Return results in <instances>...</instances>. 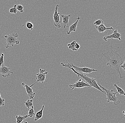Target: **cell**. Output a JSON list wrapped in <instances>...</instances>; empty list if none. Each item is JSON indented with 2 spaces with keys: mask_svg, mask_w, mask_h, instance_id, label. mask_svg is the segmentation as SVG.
<instances>
[{
  "mask_svg": "<svg viewBox=\"0 0 125 123\" xmlns=\"http://www.w3.org/2000/svg\"><path fill=\"white\" fill-rule=\"evenodd\" d=\"M102 56L107 61V66H109L110 67L115 69L120 78H122L123 77L121 74L120 68L123 61L118 53L114 50L112 46H110L109 49L107 52L102 53Z\"/></svg>",
  "mask_w": 125,
  "mask_h": 123,
  "instance_id": "cell-1",
  "label": "cell"
},
{
  "mask_svg": "<svg viewBox=\"0 0 125 123\" xmlns=\"http://www.w3.org/2000/svg\"><path fill=\"white\" fill-rule=\"evenodd\" d=\"M80 46L79 43H77L76 42L75 43V48L76 50H78L80 48Z\"/></svg>",
  "mask_w": 125,
  "mask_h": 123,
  "instance_id": "cell-27",
  "label": "cell"
},
{
  "mask_svg": "<svg viewBox=\"0 0 125 123\" xmlns=\"http://www.w3.org/2000/svg\"><path fill=\"white\" fill-rule=\"evenodd\" d=\"M21 84L23 87L25 88L27 95L30 99H33L36 95V93L33 91V89L30 87V86H29L27 84H25L23 82Z\"/></svg>",
  "mask_w": 125,
  "mask_h": 123,
  "instance_id": "cell-11",
  "label": "cell"
},
{
  "mask_svg": "<svg viewBox=\"0 0 125 123\" xmlns=\"http://www.w3.org/2000/svg\"><path fill=\"white\" fill-rule=\"evenodd\" d=\"M4 54L3 53H1L0 57V68L2 65L4 64Z\"/></svg>",
  "mask_w": 125,
  "mask_h": 123,
  "instance_id": "cell-25",
  "label": "cell"
},
{
  "mask_svg": "<svg viewBox=\"0 0 125 123\" xmlns=\"http://www.w3.org/2000/svg\"><path fill=\"white\" fill-rule=\"evenodd\" d=\"M17 10L19 11L21 13H23V7L21 5L18 4L17 5Z\"/></svg>",
  "mask_w": 125,
  "mask_h": 123,
  "instance_id": "cell-23",
  "label": "cell"
},
{
  "mask_svg": "<svg viewBox=\"0 0 125 123\" xmlns=\"http://www.w3.org/2000/svg\"><path fill=\"white\" fill-rule=\"evenodd\" d=\"M17 5H15L13 8L10 9H9V12L12 14H16L17 12Z\"/></svg>",
  "mask_w": 125,
  "mask_h": 123,
  "instance_id": "cell-21",
  "label": "cell"
},
{
  "mask_svg": "<svg viewBox=\"0 0 125 123\" xmlns=\"http://www.w3.org/2000/svg\"><path fill=\"white\" fill-rule=\"evenodd\" d=\"M103 21L101 20H98L95 21L94 22V24L96 26H99L103 24Z\"/></svg>",
  "mask_w": 125,
  "mask_h": 123,
  "instance_id": "cell-24",
  "label": "cell"
},
{
  "mask_svg": "<svg viewBox=\"0 0 125 123\" xmlns=\"http://www.w3.org/2000/svg\"><path fill=\"white\" fill-rule=\"evenodd\" d=\"M61 64L63 67H70L73 68L75 70L78 72L80 73H86V74H91L93 72L97 71V70L95 69H91L88 67H79L75 66L73 64H70L69 63L64 64L63 63H61Z\"/></svg>",
  "mask_w": 125,
  "mask_h": 123,
  "instance_id": "cell-5",
  "label": "cell"
},
{
  "mask_svg": "<svg viewBox=\"0 0 125 123\" xmlns=\"http://www.w3.org/2000/svg\"><path fill=\"white\" fill-rule=\"evenodd\" d=\"M114 86L115 88V89H117V92L118 93L120 94V95H124L125 96V91L119 87L116 84H114Z\"/></svg>",
  "mask_w": 125,
  "mask_h": 123,
  "instance_id": "cell-18",
  "label": "cell"
},
{
  "mask_svg": "<svg viewBox=\"0 0 125 123\" xmlns=\"http://www.w3.org/2000/svg\"><path fill=\"white\" fill-rule=\"evenodd\" d=\"M95 28L97 29V31H98V32L99 33H103L105 32V31H107V30H113L114 31V29L112 27H111V28H107L105 27V26L104 24L101 25L99 26H95Z\"/></svg>",
  "mask_w": 125,
  "mask_h": 123,
  "instance_id": "cell-14",
  "label": "cell"
},
{
  "mask_svg": "<svg viewBox=\"0 0 125 123\" xmlns=\"http://www.w3.org/2000/svg\"><path fill=\"white\" fill-rule=\"evenodd\" d=\"M18 37V34L16 33H14L5 36L4 37L7 43L5 48H8L13 47L15 44H19L20 41L17 39Z\"/></svg>",
  "mask_w": 125,
  "mask_h": 123,
  "instance_id": "cell-4",
  "label": "cell"
},
{
  "mask_svg": "<svg viewBox=\"0 0 125 123\" xmlns=\"http://www.w3.org/2000/svg\"><path fill=\"white\" fill-rule=\"evenodd\" d=\"M28 117V115L22 116V115H19V116L16 115L15 118L16 119V123H21L23 121L27 118Z\"/></svg>",
  "mask_w": 125,
  "mask_h": 123,
  "instance_id": "cell-16",
  "label": "cell"
},
{
  "mask_svg": "<svg viewBox=\"0 0 125 123\" xmlns=\"http://www.w3.org/2000/svg\"><path fill=\"white\" fill-rule=\"evenodd\" d=\"M26 106L28 108V110H29L32 106H33V100L32 99H28L27 101L25 102Z\"/></svg>",
  "mask_w": 125,
  "mask_h": 123,
  "instance_id": "cell-17",
  "label": "cell"
},
{
  "mask_svg": "<svg viewBox=\"0 0 125 123\" xmlns=\"http://www.w3.org/2000/svg\"><path fill=\"white\" fill-rule=\"evenodd\" d=\"M97 84L99 87L101 89H102V90L104 92H105V94L107 96L106 99H107V102H113L115 105H117L120 104V100H119L118 96H116V94L118 93L117 92L115 93L113 92V90L106 89L105 88L102 86L99 83H97Z\"/></svg>",
  "mask_w": 125,
  "mask_h": 123,
  "instance_id": "cell-3",
  "label": "cell"
},
{
  "mask_svg": "<svg viewBox=\"0 0 125 123\" xmlns=\"http://www.w3.org/2000/svg\"><path fill=\"white\" fill-rule=\"evenodd\" d=\"M68 68H69L72 70V71L74 72V74H77L78 77H81L84 79L86 82V83L89 85L91 87H93L96 89H98L99 91H100L102 92L103 93H105L98 86L96 81V79L92 78L89 77H88L85 75L83 74V73H79V72L75 71L73 67H68Z\"/></svg>",
  "mask_w": 125,
  "mask_h": 123,
  "instance_id": "cell-2",
  "label": "cell"
},
{
  "mask_svg": "<svg viewBox=\"0 0 125 123\" xmlns=\"http://www.w3.org/2000/svg\"><path fill=\"white\" fill-rule=\"evenodd\" d=\"M23 123H27V121H25V122H24Z\"/></svg>",
  "mask_w": 125,
  "mask_h": 123,
  "instance_id": "cell-30",
  "label": "cell"
},
{
  "mask_svg": "<svg viewBox=\"0 0 125 123\" xmlns=\"http://www.w3.org/2000/svg\"><path fill=\"white\" fill-rule=\"evenodd\" d=\"M75 41H73L70 44H68L67 46L68 47L69 49L72 50L74 51H77L75 48Z\"/></svg>",
  "mask_w": 125,
  "mask_h": 123,
  "instance_id": "cell-19",
  "label": "cell"
},
{
  "mask_svg": "<svg viewBox=\"0 0 125 123\" xmlns=\"http://www.w3.org/2000/svg\"><path fill=\"white\" fill-rule=\"evenodd\" d=\"M121 67L122 68L123 71L125 72V61L123 62V63L121 65Z\"/></svg>",
  "mask_w": 125,
  "mask_h": 123,
  "instance_id": "cell-28",
  "label": "cell"
},
{
  "mask_svg": "<svg viewBox=\"0 0 125 123\" xmlns=\"http://www.w3.org/2000/svg\"><path fill=\"white\" fill-rule=\"evenodd\" d=\"M48 73V72H45V70L40 68V72L36 74V82L43 83L46 79V75Z\"/></svg>",
  "mask_w": 125,
  "mask_h": 123,
  "instance_id": "cell-8",
  "label": "cell"
},
{
  "mask_svg": "<svg viewBox=\"0 0 125 123\" xmlns=\"http://www.w3.org/2000/svg\"><path fill=\"white\" fill-rule=\"evenodd\" d=\"M121 35L119 32H118L117 29H115L113 31V34L110 35L108 36H105L103 38V39L105 41H107L108 39H111L112 40H113V39H118L119 40H121Z\"/></svg>",
  "mask_w": 125,
  "mask_h": 123,
  "instance_id": "cell-9",
  "label": "cell"
},
{
  "mask_svg": "<svg viewBox=\"0 0 125 123\" xmlns=\"http://www.w3.org/2000/svg\"><path fill=\"white\" fill-rule=\"evenodd\" d=\"M122 113L124 114V116L125 117V111H122Z\"/></svg>",
  "mask_w": 125,
  "mask_h": 123,
  "instance_id": "cell-29",
  "label": "cell"
},
{
  "mask_svg": "<svg viewBox=\"0 0 125 123\" xmlns=\"http://www.w3.org/2000/svg\"><path fill=\"white\" fill-rule=\"evenodd\" d=\"M44 107V105H43L42 106V109L40 111L37 112L35 114V119H34V121H37L39 119L42 118L43 116V111Z\"/></svg>",
  "mask_w": 125,
  "mask_h": 123,
  "instance_id": "cell-15",
  "label": "cell"
},
{
  "mask_svg": "<svg viewBox=\"0 0 125 123\" xmlns=\"http://www.w3.org/2000/svg\"><path fill=\"white\" fill-rule=\"evenodd\" d=\"M35 111L33 109V106H32L31 107V109L29 110L28 112V117H32L35 116Z\"/></svg>",
  "mask_w": 125,
  "mask_h": 123,
  "instance_id": "cell-20",
  "label": "cell"
},
{
  "mask_svg": "<svg viewBox=\"0 0 125 123\" xmlns=\"http://www.w3.org/2000/svg\"><path fill=\"white\" fill-rule=\"evenodd\" d=\"M26 28L27 29L32 30L33 28V25L31 22H27L26 24Z\"/></svg>",
  "mask_w": 125,
  "mask_h": 123,
  "instance_id": "cell-22",
  "label": "cell"
},
{
  "mask_svg": "<svg viewBox=\"0 0 125 123\" xmlns=\"http://www.w3.org/2000/svg\"><path fill=\"white\" fill-rule=\"evenodd\" d=\"M11 73L13 74L14 73L10 71V68L6 66L4 64L1 65L0 68V74H2V77H9Z\"/></svg>",
  "mask_w": 125,
  "mask_h": 123,
  "instance_id": "cell-10",
  "label": "cell"
},
{
  "mask_svg": "<svg viewBox=\"0 0 125 123\" xmlns=\"http://www.w3.org/2000/svg\"><path fill=\"white\" fill-rule=\"evenodd\" d=\"M69 86L71 90H73L75 88H80L85 87H87L89 88H91L89 84H87L86 82L85 83L81 79H79V81L76 82L74 84L69 85Z\"/></svg>",
  "mask_w": 125,
  "mask_h": 123,
  "instance_id": "cell-7",
  "label": "cell"
},
{
  "mask_svg": "<svg viewBox=\"0 0 125 123\" xmlns=\"http://www.w3.org/2000/svg\"><path fill=\"white\" fill-rule=\"evenodd\" d=\"M80 18L79 16H78L76 18V21L75 23L71 25L70 26L69 28V30L68 31L66 30V33L68 35H70V33L72 32H75L76 31V28H77V25H78V21L80 19Z\"/></svg>",
  "mask_w": 125,
  "mask_h": 123,
  "instance_id": "cell-12",
  "label": "cell"
},
{
  "mask_svg": "<svg viewBox=\"0 0 125 123\" xmlns=\"http://www.w3.org/2000/svg\"><path fill=\"white\" fill-rule=\"evenodd\" d=\"M59 7V5H56V7L55 9V11L53 15V23L55 27L58 28H60L61 27V20H60V13L58 12V9Z\"/></svg>",
  "mask_w": 125,
  "mask_h": 123,
  "instance_id": "cell-6",
  "label": "cell"
},
{
  "mask_svg": "<svg viewBox=\"0 0 125 123\" xmlns=\"http://www.w3.org/2000/svg\"><path fill=\"white\" fill-rule=\"evenodd\" d=\"M71 15H61V17L62 18V24L64 26V28H68L69 24V18L71 16Z\"/></svg>",
  "mask_w": 125,
  "mask_h": 123,
  "instance_id": "cell-13",
  "label": "cell"
},
{
  "mask_svg": "<svg viewBox=\"0 0 125 123\" xmlns=\"http://www.w3.org/2000/svg\"><path fill=\"white\" fill-rule=\"evenodd\" d=\"M5 101V100L2 98L1 97V95L0 94V107L4 106Z\"/></svg>",
  "mask_w": 125,
  "mask_h": 123,
  "instance_id": "cell-26",
  "label": "cell"
}]
</instances>
